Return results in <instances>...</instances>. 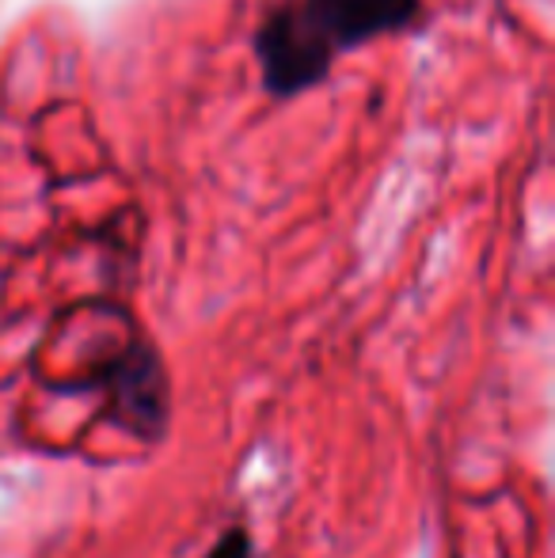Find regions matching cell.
I'll list each match as a JSON object with an SVG mask.
<instances>
[{"instance_id": "6da1fadb", "label": "cell", "mask_w": 555, "mask_h": 558, "mask_svg": "<svg viewBox=\"0 0 555 558\" xmlns=\"http://www.w3.org/2000/svg\"><path fill=\"white\" fill-rule=\"evenodd\" d=\"M255 61L275 99H293L331 73L335 50L301 4H281L255 35Z\"/></svg>"}, {"instance_id": "7a4b0ae2", "label": "cell", "mask_w": 555, "mask_h": 558, "mask_svg": "<svg viewBox=\"0 0 555 558\" xmlns=\"http://www.w3.org/2000/svg\"><path fill=\"white\" fill-rule=\"evenodd\" d=\"M301 8L335 53L354 50L373 38L400 35L415 27L422 15V0H301Z\"/></svg>"}, {"instance_id": "3957f363", "label": "cell", "mask_w": 555, "mask_h": 558, "mask_svg": "<svg viewBox=\"0 0 555 558\" xmlns=\"http://www.w3.org/2000/svg\"><path fill=\"white\" fill-rule=\"evenodd\" d=\"M111 396L126 426L145 434H156L164 426V376L148 350H130L111 368Z\"/></svg>"}, {"instance_id": "277c9868", "label": "cell", "mask_w": 555, "mask_h": 558, "mask_svg": "<svg viewBox=\"0 0 555 558\" xmlns=\"http://www.w3.org/2000/svg\"><path fill=\"white\" fill-rule=\"evenodd\" d=\"M206 558H252V544H248V536L237 529V532H229V536H225Z\"/></svg>"}]
</instances>
